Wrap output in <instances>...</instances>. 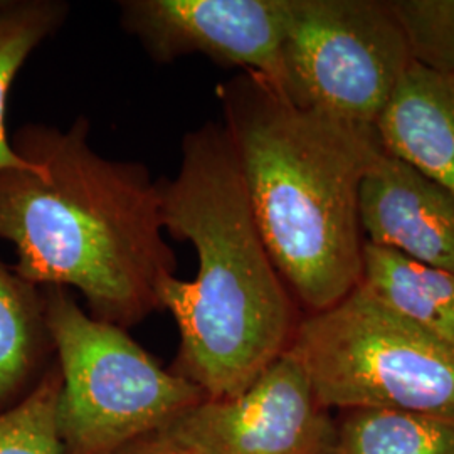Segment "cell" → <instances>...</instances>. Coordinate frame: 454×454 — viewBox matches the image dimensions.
<instances>
[{"label": "cell", "instance_id": "10", "mask_svg": "<svg viewBox=\"0 0 454 454\" xmlns=\"http://www.w3.org/2000/svg\"><path fill=\"white\" fill-rule=\"evenodd\" d=\"M375 131L390 155L454 192V76L411 63Z\"/></svg>", "mask_w": 454, "mask_h": 454}, {"label": "cell", "instance_id": "2", "mask_svg": "<svg viewBox=\"0 0 454 454\" xmlns=\"http://www.w3.org/2000/svg\"><path fill=\"white\" fill-rule=\"evenodd\" d=\"M162 182L163 229L192 244L197 275L170 276L159 305L179 328V373L206 399L243 392L292 345L301 317L261 238L226 130L187 131L176 177Z\"/></svg>", "mask_w": 454, "mask_h": 454}, {"label": "cell", "instance_id": "1", "mask_svg": "<svg viewBox=\"0 0 454 454\" xmlns=\"http://www.w3.org/2000/svg\"><path fill=\"white\" fill-rule=\"evenodd\" d=\"M91 123L24 125L11 144L43 170L0 172V238L12 270L39 288H74L91 317L129 328L160 309L177 271L165 241L162 182L144 163L112 160L90 142Z\"/></svg>", "mask_w": 454, "mask_h": 454}, {"label": "cell", "instance_id": "5", "mask_svg": "<svg viewBox=\"0 0 454 454\" xmlns=\"http://www.w3.org/2000/svg\"><path fill=\"white\" fill-rule=\"evenodd\" d=\"M290 350L326 409H387L454 419V345L411 324L358 285L307 313Z\"/></svg>", "mask_w": 454, "mask_h": 454}, {"label": "cell", "instance_id": "6", "mask_svg": "<svg viewBox=\"0 0 454 454\" xmlns=\"http://www.w3.org/2000/svg\"><path fill=\"white\" fill-rule=\"evenodd\" d=\"M411 63L387 2L292 0L275 90L300 108L375 127Z\"/></svg>", "mask_w": 454, "mask_h": 454}, {"label": "cell", "instance_id": "15", "mask_svg": "<svg viewBox=\"0 0 454 454\" xmlns=\"http://www.w3.org/2000/svg\"><path fill=\"white\" fill-rule=\"evenodd\" d=\"M61 373L54 362L22 401L0 412V454H63L58 431Z\"/></svg>", "mask_w": 454, "mask_h": 454}, {"label": "cell", "instance_id": "11", "mask_svg": "<svg viewBox=\"0 0 454 454\" xmlns=\"http://www.w3.org/2000/svg\"><path fill=\"white\" fill-rule=\"evenodd\" d=\"M52 358L44 290L0 261V412L41 382Z\"/></svg>", "mask_w": 454, "mask_h": 454}, {"label": "cell", "instance_id": "3", "mask_svg": "<svg viewBox=\"0 0 454 454\" xmlns=\"http://www.w3.org/2000/svg\"><path fill=\"white\" fill-rule=\"evenodd\" d=\"M223 127L261 238L298 307L317 313L360 285V184L375 127L293 105L243 73L217 86Z\"/></svg>", "mask_w": 454, "mask_h": 454}, {"label": "cell", "instance_id": "16", "mask_svg": "<svg viewBox=\"0 0 454 454\" xmlns=\"http://www.w3.org/2000/svg\"><path fill=\"white\" fill-rule=\"evenodd\" d=\"M411 61L454 76V0H389Z\"/></svg>", "mask_w": 454, "mask_h": 454}, {"label": "cell", "instance_id": "17", "mask_svg": "<svg viewBox=\"0 0 454 454\" xmlns=\"http://www.w3.org/2000/svg\"><path fill=\"white\" fill-rule=\"evenodd\" d=\"M114 454H200L191 444L162 429L135 439Z\"/></svg>", "mask_w": 454, "mask_h": 454}, {"label": "cell", "instance_id": "4", "mask_svg": "<svg viewBox=\"0 0 454 454\" xmlns=\"http://www.w3.org/2000/svg\"><path fill=\"white\" fill-rule=\"evenodd\" d=\"M43 290L61 373L63 454H114L206 399L192 382L162 369L125 328L88 315L65 288Z\"/></svg>", "mask_w": 454, "mask_h": 454}, {"label": "cell", "instance_id": "14", "mask_svg": "<svg viewBox=\"0 0 454 454\" xmlns=\"http://www.w3.org/2000/svg\"><path fill=\"white\" fill-rule=\"evenodd\" d=\"M333 454H454V419L387 409L345 411Z\"/></svg>", "mask_w": 454, "mask_h": 454}, {"label": "cell", "instance_id": "7", "mask_svg": "<svg viewBox=\"0 0 454 454\" xmlns=\"http://www.w3.org/2000/svg\"><path fill=\"white\" fill-rule=\"evenodd\" d=\"M288 348L243 392L204 399L167 427L200 454H333L337 424Z\"/></svg>", "mask_w": 454, "mask_h": 454}, {"label": "cell", "instance_id": "8", "mask_svg": "<svg viewBox=\"0 0 454 454\" xmlns=\"http://www.w3.org/2000/svg\"><path fill=\"white\" fill-rule=\"evenodd\" d=\"M292 0H121L120 22L155 63L200 54L278 88Z\"/></svg>", "mask_w": 454, "mask_h": 454}, {"label": "cell", "instance_id": "13", "mask_svg": "<svg viewBox=\"0 0 454 454\" xmlns=\"http://www.w3.org/2000/svg\"><path fill=\"white\" fill-rule=\"evenodd\" d=\"M69 11L65 0H0V172L43 170L22 159L11 144L5 127L7 99L20 67L63 27Z\"/></svg>", "mask_w": 454, "mask_h": 454}, {"label": "cell", "instance_id": "12", "mask_svg": "<svg viewBox=\"0 0 454 454\" xmlns=\"http://www.w3.org/2000/svg\"><path fill=\"white\" fill-rule=\"evenodd\" d=\"M360 286L411 324L454 345V271L365 241Z\"/></svg>", "mask_w": 454, "mask_h": 454}, {"label": "cell", "instance_id": "9", "mask_svg": "<svg viewBox=\"0 0 454 454\" xmlns=\"http://www.w3.org/2000/svg\"><path fill=\"white\" fill-rule=\"evenodd\" d=\"M367 243L454 271V192L380 146L360 184Z\"/></svg>", "mask_w": 454, "mask_h": 454}]
</instances>
